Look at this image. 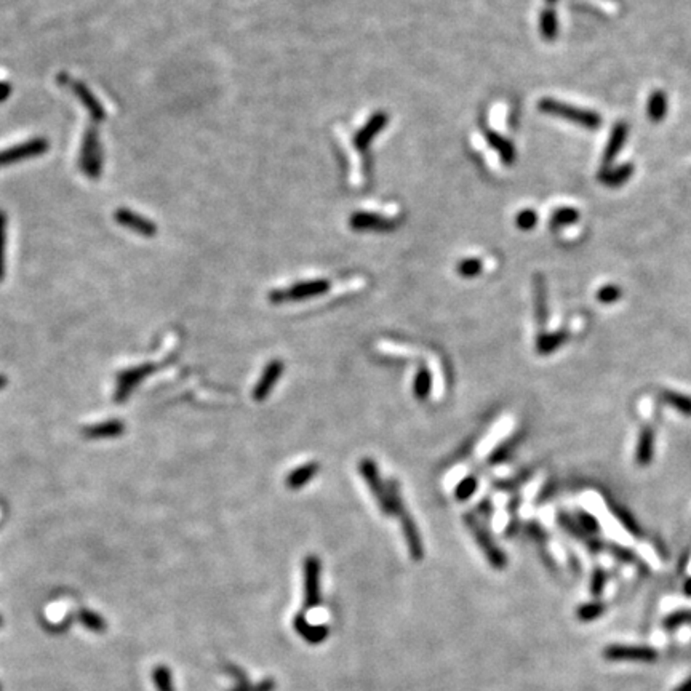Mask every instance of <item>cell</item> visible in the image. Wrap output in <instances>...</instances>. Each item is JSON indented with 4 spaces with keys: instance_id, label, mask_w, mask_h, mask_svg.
I'll return each mask as SVG.
<instances>
[{
    "instance_id": "obj_21",
    "label": "cell",
    "mask_w": 691,
    "mask_h": 691,
    "mask_svg": "<svg viewBox=\"0 0 691 691\" xmlns=\"http://www.w3.org/2000/svg\"><path fill=\"white\" fill-rule=\"evenodd\" d=\"M653 446H655V434L651 429H643L642 434H640L639 446H637V463L646 466L650 464L651 456H653Z\"/></svg>"
},
{
    "instance_id": "obj_39",
    "label": "cell",
    "mask_w": 691,
    "mask_h": 691,
    "mask_svg": "<svg viewBox=\"0 0 691 691\" xmlns=\"http://www.w3.org/2000/svg\"><path fill=\"white\" fill-rule=\"evenodd\" d=\"M618 298H619V290L616 289V286L608 285V286H605V289H602L599 291V300L604 301V303H613V301H616Z\"/></svg>"
},
{
    "instance_id": "obj_36",
    "label": "cell",
    "mask_w": 691,
    "mask_h": 691,
    "mask_svg": "<svg viewBox=\"0 0 691 691\" xmlns=\"http://www.w3.org/2000/svg\"><path fill=\"white\" fill-rule=\"evenodd\" d=\"M156 683L159 687V691H175L173 683H171V676L170 671L165 667H160L156 671Z\"/></svg>"
},
{
    "instance_id": "obj_32",
    "label": "cell",
    "mask_w": 691,
    "mask_h": 691,
    "mask_svg": "<svg viewBox=\"0 0 691 691\" xmlns=\"http://www.w3.org/2000/svg\"><path fill=\"white\" fill-rule=\"evenodd\" d=\"M274 690H275L274 680L272 678H264L256 685L248 683V682H245V680H243V682H240L234 690H231V691H274Z\"/></svg>"
},
{
    "instance_id": "obj_34",
    "label": "cell",
    "mask_w": 691,
    "mask_h": 691,
    "mask_svg": "<svg viewBox=\"0 0 691 691\" xmlns=\"http://www.w3.org/2000/svg\"><path fill=\"white\" fill-rule=\"evenodd\" d=\"M565 340L563 335H544L541 336L538 341V351L541 354H547L551 351H554L557 346H560V342Z\"/></svg>"
},
{
    "instance_id": "obj_16",
    "label": "cell",
    "mask_w": 691,
    "mask_h": 691,
    "mask_svg": "<svg viewBox=\"0 0 691 691\" xmlns=\"http://www.w3.org/2000/svg\"><path fill=\"white\" fill-rule=\"evenodd\" d=\"M317 472H319L317 463L303 464V466L293 469V471L286 475L285 485L289 486L290 490H301L304 485H307L314 477H316Z\"/></svg>"
},
{
    "instance_id": "obj_5",
    "label": "cell",
    "mask_w": 691,
    "mask_h": 691,
    "mask_svg": "<svg viewBox=\"0 0 691 691\" xmlns=\"http://www.w3.org/2000/svg\"><path fill=\"white\" fill-rule=\"evenodd\" d=\"M464 521H466L467 528L472 532L474 538H475V541H477V544H479L480 549H482L485 557L488 558L490 565L496 568V570H502V568H506L507 558L504 555V552H502L500 547L493 543V539H491L490 534L485 532L482 525L477 522V518L471 516V514H466V516H464Z\"/></svg>"
},
{
    "instance_id": "obj_11",
    "label": "cell",
    "mask_w": 691,
    "mask_h": 691,
    "mask_svg": "<svg viewBox=\"0 0 691 691\" xmlns=\"http://www.w3.org/2000/svg\"><path fill=\"white\" fill-rule=\"evenodd\" d=\"M400 523H402V533L403 538H405V543L408 547V554L413 558L414 562H419L424 558V544L421 539V534L418 532L416 523H414L413 517L407 511H403L399 514Z\"/></svg>"
},
{
    "instance_id": "obj_35",
    "label": "cell",
    "mask_w": 691,
    "mask_h": 691,
    "mask_svg": "<svg viewBox=\"0 0 691 691\" xmlns=\"http://www.w3.org/2000/svg\"><path fill=\"white\" fill-rule=\"evenodd\" d=\"M576 219H578V213L574 212V210L562 208V210H557V212L554 213V217H552V226L557 228V226L573 223V221H576Z\"/></svg>"
},
{
    "instance_id": "obj_7",
    "label": "cell",
    "mask_w": 691,
    "mask_h": 691,
    "mask_svg": "<svg viewBox=\"0 0 691 691\" xmlns=\"http://www.w3.org/2000/svg\"><path fill=\"white\" fill-rule=\"evenodd\" d=\"M539 109L543 110V112H549V114L558 115V117H565L568 120L578 122V124H581L584 126H589V129H597V126H599L600 122H602L599 115L594 114V112L568 106V104L554 101V99H543V101L539 103Z\"/></svg>"
},
{
    "instance_id": "obj_23",
    "label": "cell",
    "mask_w": 691,
    "mask_h": 691,
    "mask_svg": "<svg viewBox=\"0 0 691 691\" xmlns=\"http://www.w3.org/2000/svg\"><path fill=\"white\" fill-rule=\"evenodd\" d=\"M488 140H490V145L493 146L497 152H500V156L502 157V160H504L506 163H511L514 157H516V151H514V146L511 145V143L506 141L504 138H501L500 135H496V133H488Z\"/></svg>"
},
{
    "instance_id": "obj_8",
    "label": "cell",
    "mask_w": 691,
    "mask_h": 691,
    "mask_svg": "<svg viewBox=\"0 0 691 691\" xmlns=\"http://www.w3.org/2000/svg\"><path fill=\"white\" fill-rule=\"evenodd\" d=\"M608 661H640L651 662L657 657V651L645 645H610L604 651Z\"/></svg>"
},
{
    "instance_id": "obj_24",
    "label": "cell",
    "mask_w": 691,
    "mask_h": 691,
    "mask_svg": "<svg viewBox=\"0 0 691 691\" xmlns=\"http://www.w3.org/2000/svg\"><path fill=\"white\" fill-rule=\"evenodd\" d=\"M666 109H667V103H666L664 93H662V92H655L653 95H651L650 103H648V115H650V119L655 120V122L661 120L662 117H664Z\"/></svg>"
},
{
    "instance_id": "obj_41",
    "label": "cell",
    "mask_w": 691,
    "mask_h": 691,
    "mask_svg": "<svg viewBox=\"0 0 691 691\" xmlns=\"http://www.w3.org/2000/svg\"><path fill=\"white\" fill-rule=\"evenodd\" d=\"M674 691H691V677L685 680V682H682L678 685V687L674 690Z\"/></svg>"
},
{
    "instance_id": "obj_37",
    "label": "cell",
    "mask_w": 691,
    "mask_h": 691,
    "mask_svg": "<svg viewBox=\"0 0 691 691\" xmlns=\"http://www.w3.org/2000/svg\"><path fill=\"white\" fill-rule=\"evenodd\" d=\"M536 224V214L532 210H525L517 217V226L522 229H532Z\"/></svg>"
},
{
    "instance_id": "obj_30",
    "label": "cell",
    "mask_w": 691,
    "mask_h": 691,
    "mask_svg": "<svg viewBox=\"0 0 691 691\" xmlns=\"http://www.w3.org/2000/svg\"><path fill=\"white\" fill-rule=\"evenodd\" d=\"M480 272H482V261H480V259L469 258L458 264V274L466 279L475 277V275H479Z\"/></svg>"
},
{
    "instance_id": "obj_29",
    "label": "cell",
    "mask_w": 691,
    "mask_h": 691,
    "mask_svg": "<svg viewBox=\"0 0 691 691\" xmlns=\"http://www.w3.org/2000/svg\"><path fill=\"white\" fill-rule=\"evenodd\" d=\"M475 490H477V480H475L472 475H469V477L463 479L461 482L458 483L456 490H455L456 500L458 501H467L469 497L475 493Z\"/></svg>"
},
{
    "instance_id": "obj_17",
    "label": "cell",
    "mask_w": 691,
    "mask_h": 691,
    "mask_svg": "<svg viewBox=\"0 0 691 691\" xmlns=\"http://www.w3.org/2000/svg\"><path fill=\"white\" fill-rule=\"evenodd\" d=\"M125 430V425L119 419H110L106 423H99L95 425H90V428L84 429V435L87 439H112V437H119Z\"/></svg>"
},
{
    "instance_id": "obj_4",
    "label": "cell",
    "mask_w": 691,
    "mask_h": 691,
    "mask_svg": "<svg viewBox=\"0 0 691 691\" xmlns=\"http://www.w3.org/2000/svg\"><path fill=\"white\" fill-rule=\"evenodd\" d=\"M330 290V282L325 279L301 282L290 286L286 290H274L269 293V301L272 304L289 303V301H304L311 298L322 296Z\"/></svg>"
},
{
    "instance_id": "obj_14",
    "label": "cell",
    "mask_w": 691,
    "mask_h": 691,
    "mask_svg": "<svg viewBox=\"0 0 691 691\" xmlns=\"http://www.w3.org/2000/svg\"><path fill=\"white\" fill-rule=\"evenodd\" d=\"M71 87H73L74 95L80 99V103L84 104V108L88 110V114H90L93 122L99 124V122L106 120V109H104L103 104L98 101V98L88 90L87 85L82 84V82H73Z\"/></svg>"
},
{
    "instance_id": "obj_22",
    "label": "cell",
    "mask_w": 691,
    "mask_h": 691,
    "mask_svg": "<svg viewBox=\"0 0 691 691\" xmlns=\"http://www.w3.org/2000/svg\"><path fill=\"white\" fill-rule=\"evenodd\" d=\"M626 135H627L626 125H623V124L616 125V129L613 130V133H611L610 143H608V146L605 149V157H604V163L605 165L610 163L611 160H615V157L618 156V152H619V149H621L623 145H624V140H626Z\"/></svg>"
},
{
    "instance_id": "obj_33",
    "label": "cell",
    "mask_w": 691,
    "mask_h": 691,
    "mask_svg": "<svg viewBox=\"0 0 691 691\" xmlns=\"http://www.w3.org/2000/svg\"><path fill=\"white\" fill-rule=\"evenodd\" d=\"M685 623H691V611L690 610L676 611V613H672V615H669L664 619V629L672 631V629H677Z\"/></svg>"
},
{
    "instance_id": "obj_9",
    "label": "cell",
    "mask_w": 691,
    "mask_h": 691,
    "mask_svg": "<svg viewBox=\"0 0 691 691\" xmlns=\"http://www.w3.org/2000/svg\"><path fill=\"white\" fill-rule=\"evenodd\" d=\"M284 374V362H280L275 358V361H270L266 367L263 370V374L259 376L258 383L253 389V400L255 402H264L269 397L270 392L275 388L277 381L280 379V376Z\"/></svg>"
},
{
    "instance_id": "obj_3",
    "label": "cell",
    "mask_w": 691,
    "mask_h": 691,
    "mask_svg": "<svg viewBox=\"0 0 691 691\" xmlns=\"http://www.w3.org/2000/svg\"><path fill=\"white\" fill-rule=\"evenodd\" d=\"M322 562L316 555H307L303 563L304 610H312L322 604Z\"/></svg>"
},
{
    "instance_id": "obj_6",
    "label": "cell",
    "mask_w": 691,
    "mask_h": 691,
    "mask_svg": "<svg viewBox=\"0 0 691 691\" xmlns=\"http://www.w3.org/2000/svg\"><path fill=\"white\" fill-rule=\"evenodd\" d=\"M48 147L50 143L45 138H32V140L21 143L18 146L3 149V151H0V168L21 162V160L41 157L48 151Z\"/></svg>"
},
{
    "instance_id": "obj_20",
    "label": "cell",
    "mask_w": 691,
    "mask_h": 691,
    "mask_svg": "<svg viewBox=\"0 0 691 691\" xmlns=\"http://www.w3.org/2000/svg\"><path fill=\"white\" fill-rule=\"evenodd\" d=\"M534 303H536V319L538 323L543 327L547 322V296H546V285L544 279L541 275L534 277Z\"/></svg>"
},
{
    "instance_id": "obj_43",
    "label": "cell",
    "mask_w": 691,
    "mask_h": 691,
    "mask_svg": "<svg viewBox=\"0 0 691 691\" xmlns=\"http://www.w3.org/2000/svg\"><path fill=\"white\" fill-rule=\"evenodd\" d=\"M5 384H7V378H5V376L0 374V389L5 388Z\"/></svg>"
},
{
    "instance_id": "obj_25",
    "label": "cell",
    "mask_w": 691,
    "mask_h": 691,
    "mask_svg": "<svg viewBox=\"0 0 691 691\" xmlns=\"http://www.w3.org/2000/svg\"><path fill=\"white\" fill-rule=\"evenodd\" d=\"M605 613V606L599 604V602H592V604H584L576 610V616L579 621L589 623L595 621L597 618H600Z\"/></svg>"
},
{
    "instance_id": "obj_28",
    "label": "cell",
    "mask_w": 691,
    "mask_h": 691,
    "mask_svg": "<svg viewBox=\"0 0 691 691\" xmlns=\"http://www.w3.org/2000/svg\"><path fill=\"white\" fill-rule=\"evenodd\" d=\"M631 173H632L631 165H624V167H619L616 170L606 171V173L602 176V181L606 182V184H610V186H618V184H621L623 181H626Z\"/></svg>"
},
{
    "instance_id": "obj_44",
    "label": "cell",
    "mask_w": 691,
    "mask_h": 691,
    "mask_svg": "<svg viewBox=\"0 0 691 691\" xmlns=\"http://www.w3.org/2000/svg\"><path fill=\"white\" fill-rule=\"evenodd\" d=\"M547 2H555V0H547Z\"/></svg>"
},
{
    "instance_id": "obj_13",
    "label": "cell",
    "mask_w": 691,
    "mask_h": 691,
    "mask_svg": "<svg viewBox=\"0 0 691 691\" xmlns=\"http://www.w3.org/2000/svg\"><path fill=\"white\" fill-rule=\"evenodd\" d=\"M293 629L309 645L322 643L330 634V629L325 624H311L304 616V613H300L293 619Z\"/></svg>"
},
{
    "instance_id": "obj_12",
    "label": "cell",
    "mask_w": 691,
    "mask_h": 691,
    "mask_svg": "<svg viewBox=\"0 0 691 691\" xmlns=\"http://www.w3.org/2000/svg\"><path fill=\"white\" fill-rule=\"evenodd\" d=\"M151 373H152L151 365H143V367L126 370V372L122 373L119 376V381H117V391H115V397H114L115 402L126 400V397H129L131 392H133L136 386L140 384L141 381Z\"/></svg>"
},
{
    "instance_id": "obj_1",
    "label": "cell",
    "mask_w": 691,
    "mask_h": 691,
    "mask_svg": "<svg viewBox=\"0 0 691 691\" xmlns=\"http://www.w3.org/2000/svg\"><path fill=\"white\" fill-rule=\"evenodd\" d=\"M358 471H361L362 479L365 480V483L372 491L376 502H378L381 512L384 516H399L400 512L405 511L403 507V501L400 497L399 485L395 482H384L381 479L378 466H376L373 460L370 458H363V460L358 463Z\"/></svg>"
},
{
    "instance_id": "obj_10",
    "label": "cell",
    "mask_w": 691,
    "mask_h": 691,
    "mask_svg": "<svg viewBox=\"0 0 691 691\" xmlns=\"http://www.w3.org/2000/svg\"><path fill=\"white\" fill-rule=\"evenodd\" d=\"M114 219L117 221L120 226H124L126 229H131L143 237H154L157 234V226L154 224L152 221H149L147 218L143 217V214L131 212L129 208H119L117 212L114 213Z\"/></svg>"
},
{
    "instance_id": "obj_42",
    "label": "cell",
    "mask_w": 691,
    "mask_h": 691,
    "mask_svg": "<svg viewBox=\"0 0 691 691\" xmlns=\"http://www.w3.org/2000/svg\"><path fill=\"white\" fill-rule=\"evenodd\" d=\"M685 594L691 597V579H688V581L685 583Z\"/></svg>"
},
{
    "instance_id": "obj_2",
    "label": "cell",
    "mask_w": 691,
    "mask_h": 691,
    "mask_svg": "<svg viewBox=\"0 0 691 691\" xmlns=\"http://www.w3.org/2000/svg\"><path fill=\"white\" fill-rule=\"evenodd\" d=\"M103 147L99 141V133L95 125H90L85 130L84 141L80 149V168L92 180H98L103 171Z\"/></svg>"
},
{
    "instance_id": "obj_31",
    "label": "cell",
    "mask_w": 691,
    "mask_h": 691,
    "mask_svg": "<svg viewBox=\"0 0 691 691\" xmlns=\"http://www.w3.org/2000/svg\"><path fill=\"white\" fill-rule=\"evenodd\" d=\"M541 32L546 38H552L557 32V20L555 15L552 10H546V12L541 15Z\"/></svg>"
},
{
    "instance_id": "obj_27",
    "label": "cell",
    "mask_w": 691,
    "mask_h": 691,
    "mask_svg": "<svg viewBox=\"0 0 691 691\" xmlns=\"http://www.w3.org/2000/svg\"><path fill=\"white\" fill-rule=\"evenodd\" d=\"M5 248H7V213L0 210V282L5 277Z\"/></svg>"
},
{
    "instance_id": "obj_18",
    "label": "cell",
    "mask_w": 691,
    "mask_h": 691,
    "mask_svg": "<svg viewBox=\"0 0 691 691\" xmlns=\"http://www.w3.org/2000/svg\"><path fill=\"white\" fill-rule=\"evenodd\" d=\"M351 226L357 231L363 229H378V231H389L394 228V224L389 223L388 219L376 217L372 213H356L351 218Z\"/></svg>"
},
{
    "instance_id": "obj_40",
    "label": "cell",
    "mask_w": 691,
    "mask_h": 691,
    "mask_svg": "<svg viewBox=\"0 0 691 691\" xmlns=\"http://www.w3.org/2000/svg\"><path fill=\"white\" fill-rule=\"evenodd\" d=\"M10 95H12V85L8 82L0 80V103H3Z\"/></svg>"
},
{
    "instance_id": "obj_15",
    "label": "cell",
    "mask_w": 691,
    "mask_h": 691,
    "mask_svg": "<svg viewBox=\"0 0 691 691\" xmlns=\"http://www.w3.org/2000/svg\"><path fill=\"white\" fill-rule=\"evenodd\" d=\"M386 124H388V114H383V112L374 114L372 120H370L368 124L363 126V130L361 131V133L356 136V146L361 149V151H365V149L372 145L373 138L384 129Z\"/></svg>"
},
{
    "instance_id": "obj_26",
    "label": "cell",
    "mask_w": 691,
    "mask_h": 691,
    "mask_svg": "<svg viewBox=\"0 0 691 691\" xmlns=\"http://www.w3.org/2000/svg\"><path fill=\"white\" fill-rule=\"evenodd\" d=\"M662 399H664L669 405L676 407L678 412H682L685 414H691V399L687 395L677 394V392L667 391L662 394Z\"/></svg>"
},
{
    "instance_id": "obj_38",
    "label": "cell",
    "mask_w": 691,
    "mask_h": 691,
    "mask_svg": "<svg viewBox=\"0 0 691 691\" xmlns=\"http://www.w3.org/2000/svg\"><path fill=\"white\" fill-rule=\"evenodd\" d=\"M604 585H605V574L604 572L597 570L592 576V581H590V592H592L595 597H599L602 592H604Z\"/></svg>"
},
{
    "instance_id": "obj_19",
    "label": "cell",
    "mask_w": 691,
    "mask_h": 691,
    "mask_svg": "<svg viewBox=\"0 0 691 691\" xmlns=\"http://www.w3.org/2000/svg\"><path fill=\"white\" fill-rule=\"evenodd\" d=\"M432 389V374L428 367H419L413 381V394L419 402L425 400Z\"/></svg>"
}]
</instances>
